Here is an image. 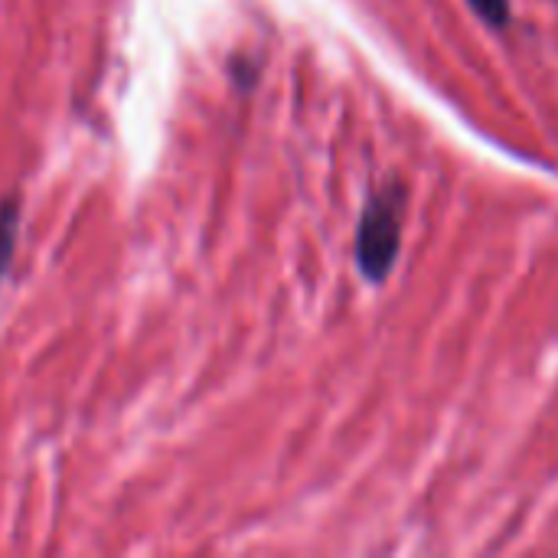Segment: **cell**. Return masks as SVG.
<instances>
[{"label": "cell", "mask_w": 558, "mask_h": 558, "mask_svg": "<svg viewBox=\"0 0 558 558\" xmlns=\"http://www.w3.org/2000/svg\"><path fill=\"white\" fill-rule=\"evenodd\" d=\"M490 26H507L510 23V0H468Z\"/></svg>", "instance_id": "obj_3"}, {"label": "cell", "mask_w": 558, "mask_h": 558, "mask_svg": "<svg viewBox=\"0 0 558 558\" xmlns=\"http://www.w3.org/2000/svg\"><path fill=\"white\" fill-rule=\"evenodd\" d=\"M16 235H20V199L10 196L0 203V281L13 262L16 252Z\"/></svg>", "instance_id": "obj_2"}, {"label": "cell", "mask_w": 558, "mask_h": 558, "mask_svg": "<svg viewBox=\"0 0 558 558\" xmlns=\"http://www.w3.org/2000/svg\"><path fill=\"white\" fill-rule=\"evenodd\" d=\"M402 213L405 193L402 186H389L369 199L356 229V265L366 281L383 284L392 271V262L402 245Z\"/></svg>", "instance_id": "obj_1"}]
</instances>
